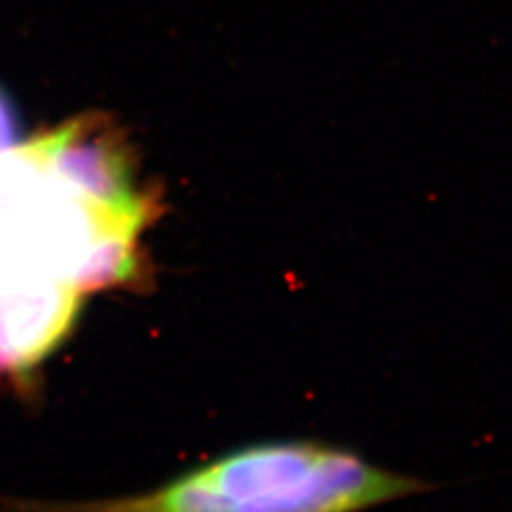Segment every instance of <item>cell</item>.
<instances>
[{
    "mask_svg": "<svg viewBox=\"0 0 512 512\" xmlns=\"http://www.w3.org/2000/svg\"><path fill=\"white\" fill-rule=\"evenodd\" d=\"M37 141L55 175L84 198L120 217L152 219V205L131 184L126 147L103 118H78Z\"/></svg>",
    "mask_w": 512,
    "mask_h": 512,
    "instance_id": "cell-3",
    "label": "cell"
},
{
    "mask_svg": "<svg viewBox=\"0 0 512 512\" xmlns=\"http://www.w3.org/2000/svg\"><path fill=\"white\" fill-rule=\"evenodd\" d=\"M19 118L18 110L10 97L0 88V154L18 145Z\"/></svg>",
    "mask_w": 512,
    "mask_h": 512,
    "instance_id": "cell-4",
    "label": "cell"
},
{
    "mask_svg": "<svg viewBox=\"0 0 512 512\" xmlns=\"http://www.w3.org/2000/svg\"><path fill=\"white\" fill-rule=\"evenodd\" d=\"M145 226L59 179L37 139L0 154V374L59 348L88 294L141 279Z\"/></svg>",
    "mask_w": 512,
    "mask_h": 512,
    "instance_id": "cell-1",
    "label": "cell"
},
{
    "mask_svg": "<svg viewBox=\"0 0 512 512\" xmlns=\"http://www.w3.org/2000/svg\"><path fill=\"white\" fill-rule=\"evenodd\" d=\"M439 484L319 442H268L226 454L145 494L52 512H363Z\"/></svg>",
    "mask_w": 512,
    "mask_h": 512,
    "instance_id": "cell-2",
    "label": "cell"
}]
</instances>
